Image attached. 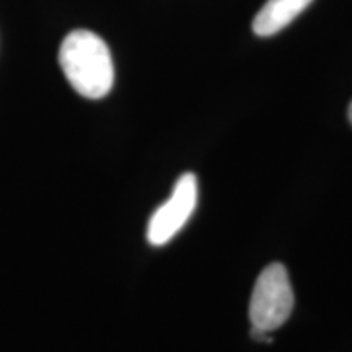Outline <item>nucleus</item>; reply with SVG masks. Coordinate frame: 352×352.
Instances as JSON below:
<instances>
[{"instance_id": "1", "label": "nucleus", "mask_w": 352, "mask_h": 352, "mask_svg": "<svg viewBox=\"0 0 352 352\" xmlns=\"http://www.w3.org/2000/svg\"><path fill=\"white\" fill-rule=\"evenodd\" d=\"M59 64L78 95L100 100L111 91L114 64L108 44L88 30H76L64 38Z\"/></svg>"}, {"instance_id": "2", "label": "nucleus", "mask_w": 352, "mask_h": 352, "mask_svg": "<svg viewBox=\"0 0 352 352\" xmlns=\"http://www.w3.org/2000/svg\"><path fill=\"white\" fill-rule=\"evenodd\" d=\"M294 310V290L284 264L264 267L254 284L250 300V321L253 329L272 333L289 320Z\"/></svg>"}, {"instance_id": "3", "label": "nucleus", "mask_w": 352, "mask_h": 352, "mask_svg": "<svg viewBox=\"0 0 352 352\" xmlns=\"http://www.w3.org/2000/svg\"><path fill=\"white\" fill-rule=\"evenodd\" d=\"M197 206V178L195 173H184L176 182L173 192L148 220L147 240L153 246H164L175 239Z\"/></svg>"}, {"instance_id": "4", "label": "nucleus", "mask_w": 352, "mask_h": 352, "mask_svg": "<svg viewBox=\"0 0 352 352\" xmlns=\"http://www.w3.org/2000/svg\"><path fill=\"white\" fill-rule=\"evenodd\" d=\"M314 0H267L253 20L258 36H272L292 23Z\"/></svg>"}, {"instance_id": "5", "label": "nucleus", "mask_w": 352, "mask_h": 352, "mask_svg": "<svg viewBox=\"0 0 352 352\" xmlns=\"http://www.w3.org/2000/svg\"><path fill=\"white\" fill-rule=\"evenodd\" d=\"M347 114H349V121L352 122V103L349 104V111H347Z\"/></svg>"}]
</instances>
